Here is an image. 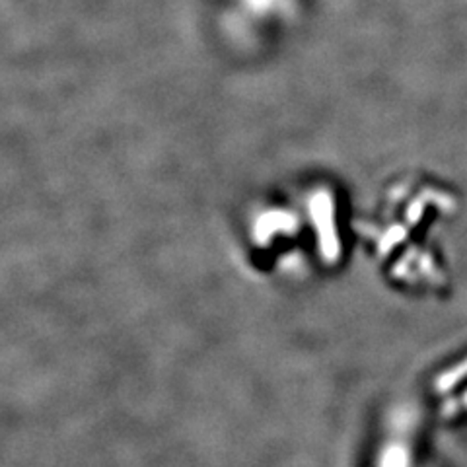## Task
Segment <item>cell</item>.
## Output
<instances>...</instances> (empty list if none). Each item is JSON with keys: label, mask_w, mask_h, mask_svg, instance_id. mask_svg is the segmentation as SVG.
<instances>
[{"label": "cell", "mask_w": 467, "mask_h": 467, "mask_svg": "<svg viewBox=\"0 0 467 467\" xmlns=\"http://www.w3.org/2000/svg\"><path fill=\"white\" fill-rule=\"evenodd\" d=\"M465 372H467V362H463V364H462V367H460L458 370H454V374H451V372H448V376H444V378L441 379V384H442V386H450V384H456L460 378H463V376H465Z\"/></svg>", "instance_id": "obj_1"}]
</instances>
